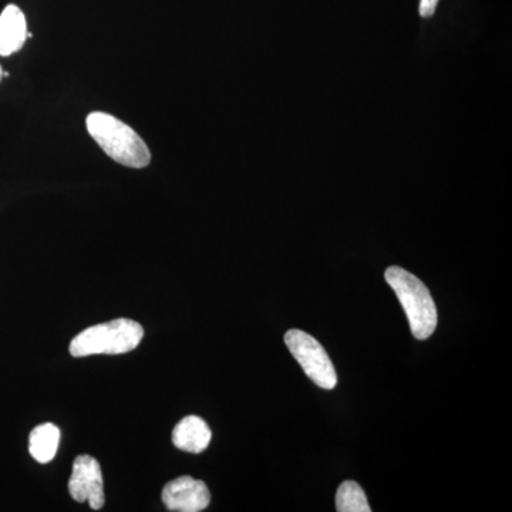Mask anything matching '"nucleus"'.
Wrapping results in <instances>:
<instances>
[{"instance_id": "nucleus-1", "label": "nucleus", "mask_w": 512, "mask_h": 512, "mask_svg": "<svg viewBox=\"0 0 512 512\" xmlns=\"http://www.w3.org/2000/svg\"><path fill=\"white\" fill-rule=\"evenodd\" d=\"M87 131L101 150L124 167L144 168L150 164V148L126 123L107 113L89 114Z\"/></svg>"}, {"instance_id": "nucleus-2", "label": "nucleus", "mask_w": 512, "mask_h": 512, "mask_svg": "<svg viewBox=\"0 0 512 512\" xmlns=\"http://www.w3.org/2000/svg\"><path fill=\"white\" fill-rule=\"evenodd\" d=\"M384 278L402 303L414 338L429 339L436 330L437 308L427 286L399 266L387 268Z\"/></svg>"}, {"instance_id": "nucleus-3", "label": "nucleus", "mask_w": 512, "mask_h": 512, "mask_svg": "<svg viewBox=\"0 0 512 512\" xmlns=\"http://www.w3.org/2000/svg\"><path fill=\"white\" fill-rule=\"evenodd\" d=\"M144 329L131 319H114L83 330L70 343V355H124L140 345Z\"/></svg>"}, {"instance_id": "nucleus-4", "label": "nucleus", "mask_w": 512, "mask_h": 512, "mask_svg": "<svg viewBox=\"0 0 512 512\" xmlns=\"http://www.w3.org/2000/svg\"><path fill=\"white\" fill-rule=\"evenodd\" d=\"M285 343L313 383L325 390L335 389L338 384L335 366L318 340L302 330L293 329L286 333Z\"/></svg>"}, {"instance_id": "nucleus-5", "label": "nucleus", "mask_w": 512, "mask_h": 512, "mask_svg": "<svg viewBox=\"0 0 512 512\" xmlns=\"http://www.w3.org/2000/svg\"><path fill=\"white\" fill-rule=\"evenodd\" d=\"M69 493L77 503H89L92 510H100L106 503L103 473L99 461L90 456H79L74 460Z\"/></svg>"}, {"instance_id": "nucleus-6", "label": "nucleus", "mask_w": 512, "mask_h": 512, "mask_svg": "<svg viewBox=\"0 0 512 512\" xmlns=\"http://www.w3.org/2000/svg\"><path fill=\"white\" fill-rule=\"evenodd\" d=\"M161 497L167 510L175 512H200L211 503L207 485L188 476L170 481L165 485Z\"/></svg>"}, {"instance_id": "nucleus-7", "label": "nucleus", "mask_w": 512, "mask_h": 512, "mask_svg": "<svg viewBox=\"0 0 512 512\" xmlns=\"http://www.w3.org/2000/svg\"><path fill=\"white\" fill-rule=\"evenodd\" d=\"M28 37V25L22 10L9 5L0 15V56L8 57L19 52Z\"/></svg>"}, {"instance_id": "nucleus-8", "label": "nucleus", "mask_w": 512, "mask_h": 512, "mask_svg": "<svg viewBox=\"0 0 512 512\" xmlns=\"http://www.w3.org/2000/svg\"><path fill=\"white\" fill-rule=\"evenodd\" d=\"M212 433L208 424L201 417H184L173 431L174 446L188 453H202L210 446Z\"/></svg>"}, {"instance_id": "nucleus-9", "label": "nucleus", "mask_w": 512, "mask_h": 512, "mask_svg": "<svg viewBox=\"0 0 512 512\" xmlns=\"http://www.w3.org/2000/svg\"><path fill=\"white\" fill-rule=\"evenodd\" d=\"M60 443L59 427L52 423L35 427L29 437V453L37 463L46 464L55 458Z\"/></svg>"}, {"instance_id": "nucleus-10", "label": "nucleus", "mask_w": 512, "mask_h": 512, "mask_svg": "<svg viewBox=\"0 0 512 512\" xmlns=\"http://www.w3.org/2000/svg\"><path fill=\"white\" fill-rule=\"evenodd\" d=\"M336 510L339 512H370L365 491L355 481H345L336 494Z\"/></svg>"}, {"instance_id": "nucleus-11", "label": "nucleus", "mask_w": 512, "mask_h": 512, "mask_svg": "<svg viewBox=\"0 0 512 512\" xmlns=\"http://www.w3.org/2000/svg\"><path fill=\"white\" fill-rule=\"evenodd\" d=\"M440 0H420L419 13L421 18L429 19L436 13Z\"/></svg>"}, {"instance_id": "nucleus-12", "label": "nucleus", "mask_w": 512, "mask_h": 512, "mask_svg": "<svg viewBox=\"0 0 512 512\" xmlns=\"http://www.w3.org/2000/svg\"><path fill=\"white\" fill-rule=\"evenodd\" d=\"M2 77H3V69H2V66H0V82H2Z\"/></svg>"}]
</instances>
